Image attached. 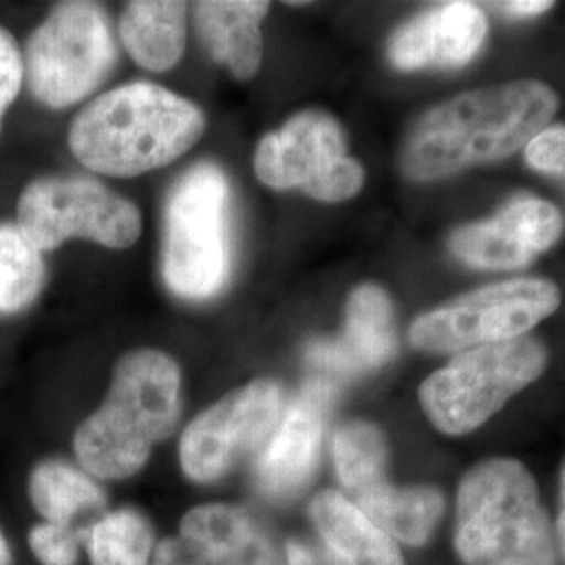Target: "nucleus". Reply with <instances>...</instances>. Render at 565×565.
<instances>
[{
    "label": "nucleus",
    "mask_w": 565,
    "mask_h": 565,
    "mask_svg": "<svg viewBox=\"0 0 565 565\" xmlns=\"http://www.w3.org/2000/svg\"><path fill=\"white\" fill-rule=\"evenodd\" d=\"M525 162L534 170L564 177L565 174V124L545 126L532 141L525 145Z\"/></svg>",
    "instance_id": "nucleus-28"
},
{
    "label": "nucleus",
    "mask_w": 565,
    "mask_h": 565,
    "mask_svg": "<svg viewBox=\"0 0 565 565\" xmlns=\"http://www.w3.org/2000/svg\"><path fill=\"white\" fill-rule=\"evenodd\" d=\"M28 494L42 522L51 524L74 525L82 515L105 507L102 486L93 476L60 459H46L32 469Z\"/></svg>",
    "instance_id": "nucleus-20"
},
{
    "label": "nucleus",
    "mask_w": 565,
    "mask_h": 565,
    "mask_svg": "<svg viewBox=\"0 0 565 565\" xmlns=\"http://www.w3.org/2000/svg\"><path fill=\"white\" fill-rule=\"evenodd\" d=\"M118 60L109 20L99 4L61 2L25 42V78L51 109L90 97Z\"/></svg>",
    "instance_id": "nucleus-7"
},
{
    "label": "nucleus",
    "mask_w": 565,
    "mask_h": 565,
    "mask_svg": "<svg viewBox=\"0 0 565 565\" xmlns=\"http://www.w3.org/2000/svg\"><path fill=\"white\" fill-rule=\"evenodd\" d=\"M396 354L394 308L377 285L356 287L345 303V329L338 340L312 342L306 361L329 382L350 380L392 361Z\"/></svg>",
    "instance_id": "nucleus-14"
},
{
    "label": "nucleus",
    "mask_w": 565,
    "mask_h": 565,
    "mask_svg": "<svg viewBox=\"0 0 565 565\" xmlns=\"http://www.w3.org/2000/svg\"><path fill=\"white\" fill-rule=\"evenodd\" d=\"M28 543L42 565H76L81 555L82 530L74 525L41 522L30 530Z\"/></svg>",
    "instance_id": "nucleus-26"
},
{
    "label": "nucleus",
    "mask_w": 565,
    "mask_h": 565,
    "mask_svg": "<svg viewBox=\"0 0 565 565\" xmlns=\"http://www.w3.org/2000/svg\"><path fill=\"white\" fill-rule=\"evenodd\" d=\"M557 111V95L539 81L507 82L457 95L429 109L404 142L411 181H438L520 151Z\"/></svg>",
    "instance_id": "nucleus-1"
},
{
    "label": "nucleus",
    "mask_w": 565,
    "mask_h": 565,
    "mask_svg": "<svg viewBox=\"0 0 565 565\" xmlns=\"http://www.w3.org/2000/svg\"><path fill=\"white\" fill-rule=\"evenodd\" d=\"M46 281L42 252L18 224H0V315H18L39 300Z\"/></svg>",
    "instance_id": "nucleus-23"
},
{
    "label": "nucleus",
    "mask_w": 565,
    "mask_h": 565,
    "mask_svg": "<svg viewBox=\"0 0 565 565\" xmlns=\"http://www.w3.org/2000/svg\"><path fill=\"white\" fill-rule=\"evenodd\" d=\"M285 411V392L275 380H254L207 406L182 434V473L195 484L218 482L245 457L258 455Z\"/></svg>",
    "instance_id": "nucleus-11"
},
{
    "label": "nucleus",
    "mask_w": 565,
    "mask_h": 565,
    "mask_svg": "<svg viewBox=\"0 0 565 565\" xmlns=\"http://www.w3.org/2000/svg\"><path fill=\"white\" fill-rule=\"evenodd\" d=\"M333 396V382L315 377L285 406L281 422L254 463V486L264 501L285 505L312 484L321 463L324 424Z\"/></svg>",
    "instance_id": "nucleus-12"
},
{
    "label": "nucleus",
    "mask_w": 565,
    "mask_h": 565,
    "mask_svg": "<svg viewBox=\"0 0 565 565\" xmlns=\"http://www.w3.org/2000/svg\"><path fill=\"white\" fill-rule=\"evenodd\" d=\"M203 132L205 116L195 103L151 82H130L88 103L67 139L90 172L132 179L177 162Z\"/></svg>",
    "instance_id": "nucleus-2"
},
{
    "label": "nucleus",
    "mask_w": 565,
    "mask_h": 565,
    "mask_svg": "<svg viewBox=\"0 0 565 565\" xmlns=\"http://www.w3.org/2000/svg\"><path fill=\"white\" fill-rule=\"evenodd\" d=\"M181 390V366L162 350L124 354L102 406L76 427L74 452L82 469L99 480L137 476L153 446L174 434Z\"/></svg>",
    "instance_id": "nucleus-3"
},
{
    "label": "nucleus",
    "mask_w": 565,
    "mask_h": 565,
    "mask_svg": "<svg viewBox=\"0 0 565 565\" xmlns=\"http://www.w3.org/2000/svg\"><path fill=\"white\" fill-rule=\"evenodd\" d=\"M151 565H285L279 548L247 511L224 503L193 507L179 534L163 539Z\"/></svg>",
    "instance_id": "nucleus-13"
},
{
    "label": "nucleus",
    "mask_w": 565,
    "mask_h": 565,
    "mask_svg": "<svg viewBox=\"0 0 565 565\" xmlns=\"http://www.w3.org/2000/svg\"><path fill=\"white\" fill-rule=\"evenodd\" d=\"M497 218L505 224L534 256L557 243L564 228L562 214L557 212L555 205L530 195H520L511 200L501 210V214H497Z\"/></svg>",
    "instance_id": "nucleus-25"
},
{
    "label": "nucleus",
    "mask_w": 565,
    "mask_h": 565,
    "mask_svg": "<svg viewBox=\"0 0 565 565\" xmlns=\"http://www.w3.org/2000/svg\"><path fill=\"white\" fill-rule=\"evenodd\" d=\"M0 565H13V553H11V545L7 541V536L0 530Z\"/></svg>",
    "instance_id": "nucleus-32"
},
{
    "label": "nucleus",
    "mask_w": 565,
    "mask_h": 565,
    "mask_svg": "<svg viewBox=\"0 0 565 565\" xmlns=\"http://www.w3.org/2000/svg\"><path fill=\"white\" fill-rule=\"evenodd\" d=\"M25 78L20 44L9 30L0 25V132L9 107L18 99Z\"/></svg>",
    "instance_id": "nucleus-27"
},
{
    "label": "nucleus",
    "mask_w": 565,
    "mask_h": 565,
    "mask_svg": "<svg viewBox=\"0 0 565 565\" xmlns=\"http://www.w3.org/2000/svg\"><path fill=\"white\" fill-rule=\"evenodd\" d=\"M499 7L507 13L530 18V15L545 13L546 9L553 7V2H546V0H513V2H501Z\"/></svg>",
    "instance_id": "nucleus-31"
},
{
    "label": "nucleus",
    "mask_w": 565,
    "mask_h": 565,
    "mask_svg": "<svg viewBox=\"0 0 565 565\" xmlns=\"http://www.w3.org/2000/svg\"><path fill=\"white\" fill-rule=\"evenodd\" d=\"M254 172L270 189H300L323 203L345 202L364 184L363 166L345 153L340 121L321 109H303L268 132L256 147Z\"/></svg>",
    "instance_id": "nucleus-10"
},
{
    "label": "nucleus",
    "mask_w": 565,
    "mask_h": 565,
    "mask_svg": "<svg viewBox=\"0 0 565 565\" xmlns=\"http://www.w3.org/2000/svg\"><path fill=\"white\" fill-rule=\"evenodd\" d=\"M488 21L473 2H446L419 13L392 36L387 55L403 70L461 67L484 46Z\"/></svg>",
    "instance_id": "nucleus-15"
},
{
    "label": "nucleus",
    "mask_w": 565,
    "mask_h": 565,
    "mask_svg": "<svg viewBox=\"0 0 565 565\" xmlns=\"http://www.w3.org/2000/svg\"><path fill=\"white\" fill-rule=\"evenodd\" d=\"M555 541L559 551V562L565 565V459L559 471V505H557V520H555Z\"/></svg>",
    "instance_id": "nucleus-30"
},
{
    "label": "nucleus",
    "mask_w": 565,
    "mask_h": 565,
    "mask_svg": "<svg viewBox=\"0 0 565 565\" xmlns=\"http://www.w3.org/2000/svg\"><path fill=\"white\" fill-rule=\"evenodd\" d=\"M18 226L42 254L67 239L109 249L132 247L141 237L139 207L93 179L44 177L30 182L18 202Z\"/></svg>",
    "instance_id": "nucleus-8"
},
{
    "label": "nucleus",
    "mask_w": 565,
    "mask_h": 565,
    "mask_svg": "<svg viewBox=\"0 0 565 565\" xmlns=\"http://www.w3.org/2000/svg\"><path fill=\"white\" fill-rule=\"evenodd\" d=\"M390 539L406 546H425L443 522L445 494L434 486H394L387 480L350 497Z\"/></svg>",
    "instance_id": "nucleus-18"
},
{
    "label": "nucleus",
    "mask_w": 565,
    "mask_h": 565,
    "mask_svg": "<svg viewBox=\"0 0 565 565\" xmlns=\"http://www.w3.org/2000/svg\"><path fill=\"white\" fill-rule=\"evenodd\" d=\"M545 345L530 338L465 350L425 377L419 404L446 436H465L494 417L515 394L545 373Z\"/></svg>",
    "instance_id": "nucleus-6"
},
{
    "label": "nucleus",
    "mask_w": 565,
    "mask_h": 565,
    "mask_svg": "<svg viewBox=\"0 0 565 565\" xmlns=\"http://www.w3.org/2000/svg\"><path fill=\"white\" fill-rule=\"evenodd\" d=\"M562 291L546 279H511L482 287L422 315L411 327V343L424 352H465L511 342L551 317Z\"/></svg>",
    "instance_id": "nucleus-9"
},
{
    "label": "nucleus",
    "mask_w": 565,
    "mask_h": 565,
    "mask_svg": "<svg viewBox=\"0 0 565 565\" xmlns=\"http://www.w3.org/2000/svg\"><path fill=\"white\" fill-rule=\"evenodd\" d=\"M189 4L177 0L128 2L120 15V39L128 55L149 72H168L186 46Z\"/></svg>",
    "instance_id": "nucleus-19"
},
{
    "label": "nucleus",
    "mask_w": 565,
    "mask_h": 565,
    "mask_svg": "<svg viewBox=\"0 0 565 565\" xmlns=\"http://www.w3.org/2000/svg\"><path fill=\"white\" fill-rule=\"evenodd\" d=\"M452 546L463 565H559L541 490L522 461L492 457L465 471Z\"/></svg>",
    "instance_id": "nucleus-4"
},
{
    "label": "nucleus",
    "mask_w": 565,
    "mask_h": 565,
    "mask_svg": "<svg viewBox=\"0 0 565 565\" xmlns=\"http://www.w3.org/2000/svg\"><path fill=\"white\" fill-rule=\"evenodd\" d=\"M450 249L465 264L486 270H515L534 260V254L497 216L457 228Z\"/></svg>",
    "instance_id": "nucleus-24"
},
{
    "label": "nucleus",
    "mask_w": 565,
    "mask_h": 565,
    "mask_svg": "<svg viewBox=\"0 0 565 565\" xmlns=\"http://www.w3.org/2000/svg\"><path fill=\"white\" fill-rule=\"evenodd\" d=\"M231 186L216 163L189 168L163 212L162 277L182 300H210L231 275Z\"/></svg>",
    "instance_id": "nucleus-5"
},
{
    "label": "nucleus",
    "mask_w": 565,
    "mask_h": 565,
    "mask_svg": "<svg viewBox=\"0 0 565 565\" xmlns=\"http://www.w3.org/2000/svg\"><path fill=\"white\" fill-rule=\"evenodd\" d=\"M390 448L380 425L352 419L333 434V465L340 484L354 497L385 480Z\"/></svg>",
    "instance_id": "nucleus-22"
},
{
    "label": "nucleus",
    "mask_w": 565,
    "mask_h": 565,
    "mask_svg": "<svg viewBox=\"0 0 565 565\" xmlns=\"http://www.w3.org/2000/svg\"><path fill=\"white\" fill-rule=\"evenodd\" d=\"M153 527L135 509H116L82 530L93 565H149L156 551Z\"/></svg>",
    "instance_id": "nucleus-21"
},
{
    "label": "nucleus",
    "mask_w": 565,
    "mask_h": 565,
    "mask_svg": "<svg viewBox=\"0 0 565 565\" xmlns=\"http://www.w3.org/2000/svg\"><path fill=\"white\" fill-rule=\"evenodd\" d=\"M287 565H333L324 551H319L303 541H289L285 546Z\"/></svg>",
    "instance_id": "nucleus-29"
},
{
    "label": "nucleus",
    "mask_w": 565,
    "mask_h": 565,
    "mask_svg": "<svg viewBox=\"0 0 565 565\" xmlns=\"http://www.w3.org/2000/svg\"><path fill=\"white\" fill-rule=\"evenodd\" d=\"M310 520L333 565H404L398 543L343 492H319L310 501Z\"/></svg>",
    "instance_id": "nucleus-17"
},
{
    "label": "nucleus",
    "mask_w": 565,
    "mask_h": 565,
    "mask_svg": "<svg viewBox=\"0 0 565 565\" xmlns=\"http://www.w3.org/2000/svg\"><path fill=\"white\" fill-rule=\"evenodd\" d=\"M270 2L205 0L193 4L198 36L212 60L235 81H252L263 67V23Z\"/></svg>",
    "instance_id": "nucleus-16"
}]
</instances>
